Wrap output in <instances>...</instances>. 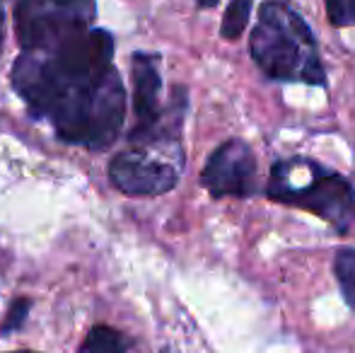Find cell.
I'll use <instances>...</instances> for the list:
<instances>
[{
    "label": "cell",
    "mask_w": 355,
    "mask_h": 353,
    "mask_svg": "<svg viewBox=\"0 0 355 353\" xmlns=\"http://www.w3.org/2000/svg\"><path fill=\"white\" fill-rule=\"evenodd\" d=\"M29 114L44 119L63 143L104 150L119 138L126 89L114 68V39L89 27L51 46L22 51L10 73Z\"/></svg>",
    "instance_id": "cell-1"
},
{
    "label": "cell",
    "mask_w": 355,
    "mask_h": 353,
    "mask_svg": "<svg viewBox=\"0 0 355 353\" xmlns=\"http://www.w3.org/2000/svg\"><path fill=\"white\" fill-rule=\"evenodd\" d=\"M249 56L271 83L327 87V68L307 19L290 0H263L249 34Z\"/></svg>",
    "instance_id": "cell-2"
},
{
    "label": "cell",
    "mask_w": 355,
    "mask_h": 353,
    "mask_svg": "<svg viewBox=\"0 0 355 353\" xmlns=\"http://www.w3.org/2000/svg\"><path fill=\"white\" fill-rule=\"evenodd\" d=\"M268 201L307 211L338 235L355 225V187L341 172L304 155L281 157L271 165L263 187Z\"/></svg>",
    "instance_id": "cell-3"
},
{
    "label": "cell",
    "mask_w": 355,
    "mask_h": 353,
    "mask_svg": "<svg viewBox=\"0 0 355 353\" xmlns=\"http://www.w3.org/2000/svg\"><path fill=\"white\" fill-rule=\"evenodd\" d=\"M133 123L128 141L131 146H177L182 143V126L187 117L189 94L182 85L172 89V97L162 99V71L159 56L133 53Z\"/></svg>",
    "instance_id": "cell-4"
},
{
    "label": "cell",
    "mask_w": 355,
    "mask_h": 353,
    "mask_svg": "<svg viewBox=\"0 0 355 353\" xmlns=\"http://www.w3.org/2000/svg\"><path fill=\"white\" fill-rule=\"evenodd\" d=\"M94 0H19L15 5V34L22 51L51 46L71 34L94 27Z\"/></svg>",
    "instance_id": "cell-5"
},
{
    "label": "cell",
    "mask_w": 355,
    "mask_h": 353,
    "mask_svg": "<svg viewBox=\"0 0 355 353\" xmlns=\"http://www.w3.org/2000/svg\"><path fill=\"white\" fill-rule=\"evenodd\" d=\"M184 167L182 143L177 146H131L109 165V179L128 196H159L177 187Z\"/></svg>",
    "instance_id": "cell-6"
},
{
    "label": "cell",
    "mask_w": 355,
    "mask_h": 353,
    "mask_svg": "<svg viewBox=\"0 0 355 353\" xmlns=\"http://www.w3.org/2000/svg\"><path fill=\"white\" fill-rule=\"evenodd\" d=\"M201 187L213 198H252L261 191L259 162L252 146L242 138H230L211 153L201 172Z\"/></svg>",
    "instance_id": "cell-7"
},
{
    "label": "cell",
    "mask_w": 355,
    "mask_h": 353,
    "mask_svg": "<svg viewBox=\"0 0 355 353\" xmlns=\"http://www.w3.org/2000/svg\"><path fill=\"white\" fill-rule=\"evenodd\" d=\"M126 351L128 344L121 332L112 329L107 325H99L87 332V336H85L78 353H126Z\"/></svg>",
    "instance_id": "cell-8"
},
{
    "label": "cell",
    "mask_w": 355,
    "mask_h": 353,
    "mask_svg": "<svg viewBox=\"0 0 355 353\" xmlns=\"http://www.w3.org/2000/svg\"><path fill=\"white\" fill-rule=\"evenodd\" d=\"M334 276L346 305L355 312V247H341L334 257Z\"/></svg>",
    "instance_id": "cell-9"
},
{
    "label": "cell",
    "mask_w": 355,
    "mask_h": 353,
    "mask_svg": "<svg viewBox=\"0 0 355 353\" xmlns=\"http://www.w3.org/2000/svg\"><path fill=\"white\" fill-rule=\"evenodd\" d=\"M254 10V0H230V5L225 8L223 15V24H220V37L225 42H237L244 34L252 17Z\"/></svg>",
    "instance_id": "cell-10"
},
{
    "label": "cell",
    "mask_w": 355,
    "mask_h": 353,
    "mask_svg": "<svg viewBox=\"0 0 355 353\" xmlns=\"http://www.w3.org/2000/svg\"><path fill=\"white\" fill-rule=\"evenodd\" d=\"M324 8L334 27H355V0H324Z\"/></svg>",
    "instance_id": "cell-11"
},
{
    "label": "cell",
    "mask_w": 355,
    "mask_h": 353,
    "mask_svg": "<svg viewBox=\"0 0 355 353\" xmlns=\"http://www.w3.org/2000/svg\"><path fill=\"white\" fill-rule=\"evenodd\" d=\"M29 305H32V302H29L27 298H19V300H15L12 305H10V310H8V320L0 325V334H12V332L22 329L24 320H27Z\"/></svg>",
    "instance_id": "cell-12"
},
{
    "label": "cell",
    "mask_w": 355,
    "mask_h": 353,
    "mask_svg": "<svg viewBox=\"0 0 355 353\" xmlns=\"http://www.w3.org/2000/svg\"><path fill=\"white\" fill-rule=\"evenodd\" d=\"M220 0H196V5L201 10H211V8H215V5H218Z\"/></svg>",
    "instance_id": "cell-13"
},
{
    "label": "cell",
    "mask_w": 355,
    "mask_h": 353,
    "mask_svg": "<svg viewBox=\"0 0 355 353\" xmlns=\"http://www.w3.org/2000/svg\"><path fill=\"white\" fill-rule=\"evenodd\" d=\"M0 51H3V10H0Z\"/></svg>",
    "instance_id": "cell-14"
},
{
    "label": "cell",
    "mask_w": 355,
    "mask_h": 353,
    "mask_svg": "<svg viewBox=\"0 0 355 353\" xmlns=\"http://www.w3.org/2000/svg\"><path fill=\"white\" fill-rule=\"evenodd\" d=\"M15 353H34V351H15Z\"/></svg>",
    "instance_id": "cell-15"
}]
</instances>
